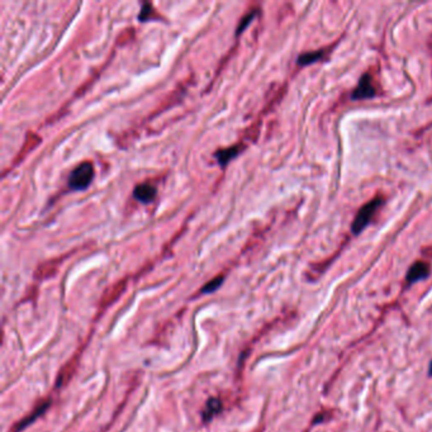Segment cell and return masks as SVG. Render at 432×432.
Masks as SVG:
<instances>
[{
    "label": "cell",
    "mask_w": 432,
    "mask_h": 432,
    "mask_svg": "<svg viewBox=\"0 0 432 432\" xmlns=\"http://www.w3.org/2000/svg\"><path fill=\"white\" fill-rule=\"evenodd\" d=\"M429 375H432V361L431 364H429Z\"/></svg>",
    "instance_id": "7c38bea8"
},
{
    "label": "cell",
    "mask_w": 432,
    "mask_h": 432,
    "mask_svg": "<svg viewBox=\"0 0 432 432\" xmlns=\"http://www.w3.org/2000/svg\"><path fill=\"white\" fill-rule=\"evenodd\" d=\"M384 204V198L381 195H376L375 198H373L371 200H369L367 203H365L361 208L357 212L356 217H355L354 222H352L351 231L354 235H359L362 230L367 227V224L371 222V219L374 218V216L376 214L378 209L380 208L381 205Z\"/></svg>",
    "instance_id": "6da1fadb"
},
{
    "label": "cell",
    "mask_w": 432,
    "mask_h": 432,
    "mask_svg": "<svg viewBox=\"0 0 432 432\" xmlns=\"http://www.w3.org/2000/svg\"><path fill=\"white\" fill-rule=\"evenodd\" d=\"M94 178V166L92 162H83L73 170L69 178V185L74 190H85Z\"/></svg>",
    "instance_id": "7a4b0ae2"
},
{
    "label": "cell",
    "mask_w": 432,
    "mask_h": 432,
    "mask_svg": "<svg viewBox=\"0 0 432 432\" xmlns=\"http://www.w3.org/2000/svg\"><path fill=\"white\" fill-rule=\"evenodd\" d=\"M222 281H223V276H222V275L221 276H217V278H214L213 280L209 281V283L207 284V285H205L204 288H203L202 292L203 293H211V292H213V290L218 289L219 286H221Z\"/></svg>",
    "instance_id": "9c48e42d"
},
{
    "label": "cell",
    "mask_w": 432,
    "mask_h": 432,
    "mask_svg": "<svg viewBox=\"0 0 432 432\" xmlns=\"http://www.w3.org/2000/svg\"><path fill=\"white\" fill-rule=\"evenodd\" d=\"M255 16H256V12H252V13H250L249 16L246 17L245 19H242V22H241L240 27H238V30H237V33L242 32V31L245 30L246 27H247V25H249V23L251 22L252 19H254V17H255Z\"/></svg>",
    "instance_id": "8fae6325"
},
{
    "label": "cell",
    "mask_w": 432,
    "mask_h": 432,
    "mask_svg": "<svg viewBox=\"0 0 432 432\" xmlns=\"http://www.w3.org/2000/svg\"><path fill=\"white\" fill-rule=\"evenodd\" d=\"M221 408L222 404L218 399H216V398L209 399L207 405H205L204 410H203V418H204V421H209V419L213 418L217 413H219Z\"/></svg>",
    "instance_id": "52a82bcc"
},
{
    "label": "cell",
    "mask_w": 432,
    "mask_h": 432,
    "mask_svg": "<svg viewBox=\"0 0 432 432\" xmlns=\"http://www.w3.org/2000/svg\"><path fill=\"white\" fill-rule=\"evenodd\" d=\"M376 94V88L374 85V80L371 78L370 74H364V75L360 78L359 84L356 85V88L352 92L351 98L354 100H364V99H370V98H374Z\"/></svg>",
    "instance_id": "3957f363"
},
{
    "label": "cell",
    "mask_w": 432,
    "mask_h": 432,
    "mask_svg": "<svg viewBox=\"0 0 432 432\" xmlns=\"http://www.w3.org/2000/svg\"><path fill=\"white\" fill-rule=\"evenodd\" d=\"M152 11H154V9H152V7L150 6L149 3L145 4V6H143L142 12H141V14H140V21H141V22H146L147 19H149L150 17H151Z\"/></svg>",
    "instance_id": "30bf717a"
},
{
    "label": "cell",
    "mask_w": 432,
    "mask_h": 432,
    "mask_svg": "<svg viewBox=\"0 0 432 432\" xmlns=\"http://www.w3.org/2000/svg\"><path fill=\"white\" fill-rule=\"evenodd\" d=\"M429 275V265L424 261H416L412 266L408 269L407 271V279L408 283H416L418 280H423Z\"/></svg>",
    "instance_id": "277c9868"
},
{
    "label": "cell",
    "mask_w": 432,
    "mask_h": 432,
    "mask_svg": "<svg viewBox=\"0 0 432 432\" xmlns=\"http://www.w3.org/2000/svg\"><path fill=\"white\" fill-rule=\"evenodd\" d=\"M133 197L142 203H150L156 197V188L152 184H140L136 187Z\"/></svg>",
    "instance_id": "8992f818"
},
{
    "label": "cell",
    "mask_w": 432,
    "mask_h": 432,
    "mask_svg": "<svg viewBox=\"0 0 432 432\" xmlns=\"http://www.w3.org/2000/svg\"><path fill=\"white\" fill-rule=\"evenodd\" d=\"M237 154H238L237 147H228V149L221 150V151L217 152L216 157H217V160H218L219 164H221L222 166H224L228 161H230V160H232Z\"/></svg>",
    "instance_id": "ba28073f"
},
{
    "label": "cell",
    "mask_w": 432,
    "mask_h": 432,
    "mask_svg": "<svg viewBox=\"0 0 432 432\" xmlns=\"http://www.w3.org/2000/svg\"><path fill=\"white\" fill-rule=\"evenodd\" d=\"M328 50H330V47L317 50V51L304 52V54L299 55V56H298V60H297L298 65H300V66L312 65V64L321 61V60H324L327 57V55H328V52H330Z\"/></svg>",
    "instance_id": "5b68a950"
}]
</instances>
